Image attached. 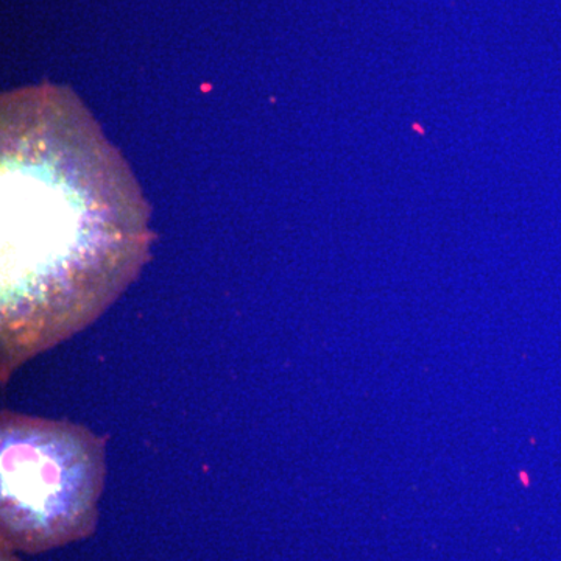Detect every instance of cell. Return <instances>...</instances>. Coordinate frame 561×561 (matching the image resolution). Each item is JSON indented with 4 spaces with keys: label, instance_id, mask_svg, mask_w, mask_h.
<instances>
[{
    "label": "cell",
    "instance_id": "obj_2",
    "mask_svg": "<svg viewBox=\"0 0 561 561\" xmlns=\"http://www.w3.org/2000/svg\"><path fill=\"white\" fill-rule=\"evenodd\" d=\"M0 472L3 551L46 552L95 530L105 449L87 427L3 411Z\"/></svg>",
    "mask_w": 561,
    "mask_h": 561
},
{
    "label": "cell",
    "instance_id": "obj_1",
    "mask_svg": "<svg viewBox=\"0 0 561 561\" xmlns=\"http://www.w3.org/2000/svg\"><path fill=\"white\" fill-rule=\"evenodd\" d=\"M149 239L130 169L72 92L3 98V376L108 308Z\"/></svg>",
    "mask_w": 561,
    "mask_h": 561
}]
</instances>
